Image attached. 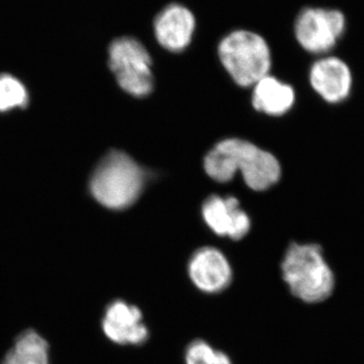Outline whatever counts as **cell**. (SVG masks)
Listing matches in <instances>:
<instances>
[{
	"label": "cell",
	"instance_id": "cell-1",
	"mask_svg": "<svg viewBox=\"0 0 364 364\" xmlns=\"http://www.w3.org/2000/svg\"><path fill=\"white\" fill-rule=\"evenodd\" d=\"M203 167L210 178L228 182L240 171L245 183L256 191L272 188L282 176V166L272 153L241 139H226L208 153Z\"/></svg>",
	"mask_w": 364,
	"mask_h": 364
},
{
	"label": "cell",
	"instance_id": "cell-2",
	"mask_svg": "<svg viewBox=\"0 0 364 364\" xmlns=\"http://www.w3.org/2000/svg\"><path fill=\"white\" fill-rule=\"evenodd\" d=\"M280 268L289 291L301 301L315 304L331 296L334 275L318 244L291 243Z\"/></svg>",
	"mask_w": 364,
	"mask_h": 364
},
{
	"label": "cell",
	"instance_id": "cell-3",
	"mask_svg": "<svg viewBox=\"0 0 364 364\" xmlns=\"http://www.w3.org/2000/svg\"><path fill=\"white\" fill-rule=\"evenodd\" d=\"M146 182L142 167L122 151H111L97 165L90 181V191L100 205L124 210L136 202Z\"/></svg>",
	"mask_w": 364,
	"mask_h": 364
},
{
	"label": "cell",
	"instance_id": "cell-4",
	"mask_svg": "<svg viewBox=\"0 0 364 364\" xmlns=\"http://www.w3.org/2000/svg\"><path fill=\"white\" fill-rule=\"evenodd\" d=\"M218 51L223 66L237 85H254L269 73L272 53L267 41L258 33L234 31L220 42Z\"/></svg>",
	"mask_w": 364,
	"mask_h": 364
},
{
	"label": "cell",
	"instance_id": "cell-5",
	"mask_svg": "<svg viewBox=\"0 0 364 364\" xmlns=\"http://www.w3.org/2000/svg\"><path fill=\"white\" fill-rule=\"evenodd\" d=\"M109 66L122 90L129 95L145 97L152 92V60L140 41L133 37L112 41L109 48Z\"/></svg>",
	"mask_w": 364,
	"mask_h": 364
},
{
	"label": "cell",
	"instance_id": "cell-6",
	"mask_svg": "<svg viewBox=\"0 0 364 364\" xmlns=\"http://www.w3.org/2000/svg\"><path fill=\"white\" fill-rule=\"evenodd\" d=\"M346 31V18L338 9L306 7L294 21V36L305 51L328 54Z\"/></svg>",
	"mask_w": 364,
	"mask_h": 364
},
{
	"label": "cell",
	"instance_id": "cell-7",
	"mask_svg": "<svg viewBox=\"0 0 364 364\" xmlns=\"http://www.w3.org/2000/svg\"><path fill=\"white\" fill-rule=\"evenodd\" d=\"M102 329L119 346H142L150 337L142 310L124 299H114L105 308Z\"/></svg>",
	"mask_w": 364,
	"mask_h": 364
},
{
	"label": "cell",
	"instance_id": "cell-8",
	"mask_svg": "<svg viewBox=\"0 0 364 364\" xmlns=\"http://www.w3.org/2000/svg\"><path fill=\"white\" fill-rule=\"evenodd\" d=\"M188 277L198 291L214 296L224 293L231 286L233 267L220 249L205 246L189 258Z\"/></svg>",
	"mask_w": 364,
	"mask_h": 364
},
{
	"label": "cell",
	"instance_id": "cell-9",
	"mask_svg": "<svg viewBox=\"0 0 364 364\" xmlns=\"http://www.w3.org/2000/svg\"><path fill=\"white\" fill-rule=\"evenodd\" d=\"M314 91L330 105H338L350 95L353 76L350 67L336 56H322L314 62L309 74Z\"/></svg>",
	"mask_w": 364,
	"mask_h": 364
},
{
	"label": "cell",
	"instance_id": "cell-10",
	"mask_svg": "<svg viewBox=\"0 0 364 364\" xmlns=\"http://www.w3.org/2000/svg\"><path fill=\"white\" fill-rule=\"evenodd\" d=\"M203 218L215 235L233 241L243 239L251 229L250 218L234 196H210L203 203Z\"/></svg>",
	"mask_w": 364,
	"mask_h": 364
},
{
	"label": "cell",
	"instance_id": "cell-11",
	"mask_svg": "<svg viewBox=\"0 0 364 364\" xmlns=\"http://www.w3.org/2000/svg\"><path fill=\"white\" fill-rule=\"evenodd\" d=\"M196 16L188 7L179 4L165 6L154 20L157 42L167 51H184L193 41L196 31Z\"/></svg>",
	"mask_w": 364,
	"mask_h": 364
},
{
	"label": "cell",
	"instance_id": "cell-12",
	"mask_svg": "<svg viewBox=\"0 0 364 364\" xmlns=\"http://www.w3.org/2000/svg\"><path fill=\"white\" fill-rule=\"evenodd\" d=\"M296 100L294 88L273 76L267 75L254 85V109L269 116H282L291 111Z\"/></svg>",
	"mask_w": 364,
	"mask_h": 364
},
{
	"label": "cell",
	"instance_id": "cell-13",
	"mask_svg": "<svg viewBox=\"0 0 364 364\" xmlns=\"http://www.w3.org/2000/svg\"><path fill=\"white\" fill-rule=\"evenodd\" d=\"M1 364H51L49 344L33 330L21 333Z\"/></svg>",
	"mask_w": 364,
	"mask_h": 364
},
{
	"label": "cell",
	"instance_id": "cell-14",
	"mask_svg": "<svg viewBox=\"0 0 364 364\" xmlns=\"http://www.w3.org/2000/svg\"><path fill=\"white\" fill-rule=\"evenodd\" d=\"M186 364H233L231 358L203 339L193 340L184 352Z\"/></svg>",
	"mask_w": 364,
	"mask_h": 364
},
{
	"label": "cell",
	"instance_id": "cell-15",
	"mask_svg": "<svg viewBox=\"0 0 364 364\" xmlns=\"http://www.w3.org/2000/svg\"><path fill=\"white\" fill-rule=\"evenodd\" d=\"M28 95L25 86L9 74L0 75V112L26 107Z\"/></svg>",
	"mask_w": 364,
	"mask_h": 364
}]
</instances>
